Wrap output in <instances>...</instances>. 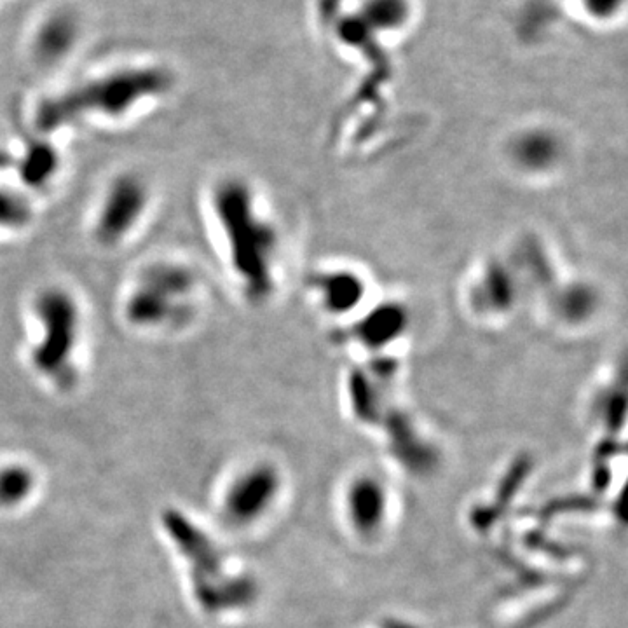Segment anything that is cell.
Here are the masks:
<instances>
[{
    "mask_svg": "<svg viewBox=\"0 0 628 628\" xmlns=\"http://www.w3.org/2000/svg\"><path fill=\"white\" fill-rule=\"evenodd\" d=\"M164 533L189 564L192 592L208 615L245 608L255 597V585L246 576H231L212 538L177 508L161 513Z\"/></svg>",
    "mask_w": 628,
    "mask_h": 628,
    "instance_id": "obj_1",
    "label": "cell"
},
{
    "mask_svg": "<svg viewBox=\"0 0 628 628\" xmlns=\"http://www.w3.org/2000/svg\"><path fill=\"white\" fill-rule=\"evenodd\" d=\"M170 84V74L161 69L112 74L42 102L35 123L39 130L53 131L88 114L121 116L145 98L163 95Z\"/></svg>",
    "mask_w": 628,
    "mask_h": 628,
    "instance_id": "obj_2",
    "label": "cell"
},
{
    "mask_svg": "<svg viewBox=\"0 0 628 628\" xmlns=\"http://www.w3.org/2000/svg\"><path fill=\"white\" fill-rule=\"evenodd\" d=\"M41 321V342L34 351L35 367L56 383H72V355L77 342V308L67 292L51 288L35 304Z\"/></svg>",
    "mask_w": 628,
    "mask_h": 628,
    "instance_id": "obj_3",
    "label": "cell"
},
{
    "mask_svg": "<svg viewBox=\"0 0 628 628\" xmlns=\"http://www.w3.org/2000/svg\"><path fill=\"white\" fill-rule=\"evenodd\" d=\"M215 203L233 248L236 267L252 285L264 283V250H267V241L262 227L253 220L245 189L234 184L224 185L217 192Z\"/></svg>",
    "mask_w": 628,
    "mask_h": 628,
    "instance_id": "obj_4",
    "label": "cell"
},
{
    "mask_svg": "<svg viewBox=\"0 0 628 628\" xmlns=\"http://www.w3.org/2000/svg\"><path fill=\"white\" fill-rule=\"evenodd\" d=\"M194 287L192 274L178 266H156L145 271L142 287L128 302V318L137 325H163L182 320L184 299Z\"/></svg>",
    "mask_w": 628,
    "mask_h": 628,
    "instance_id": "obj_5",
    "label": "cell"
},
{
    "mask_svg": "<svg viewBox=\"0 0 628 628\" xmlns=\"http://www.w3.org/2000/svg\"><path fill=\"white\" fill-rule=\"evenodd\" d=\"M147 205L145 185L135 177L117 178L110 185L102 212L96 224V236L107 245H114L130 233Z\"/></svg>",
    "mask_w": 628,
    "mask_h": 628,
    "instance_id": "obj_6",
    "label": "cell"
},
{
    "mask_svg": "<svg viewBox=\"0 0 628 628\" xmlns=\"http://www.w3.org/2000/svg\"><path fill=\"white\" fill-rule=\"evenodd\" d=\"M278 489V475L269 466H257L246 471L227 492L224 515L234 526H245L271 505Z\"/></svg>",
    "mask_w": 628,
    "mask_h": 628,
    "instance_id": "obj_7",
    "label": "cell"
},
{
    "mask_svg": "<svg viewBox=\"0 0 628 628\" xmlns=\"http://www.w3.org/2000/svg\"><path fill=\"white\" fill-rule=\"evenodd\" d=\"M76 28L70 16H55L49 20L37 37V55L44 60H56L65 55L76 39Z\"/></svg>",
    "mask_w": 628,
    "mask_h": 628,
    "instance_id": "obj_8",
    "label": "cell"
},
{
    "mask_svg": "<svg viewBox=\"0 0 628 628\" xmlns=\"http://www.w3.org/2000/svg\"><path fill=\"white\" fill-rule=\"evenodd\" d=\"M35 477L21 465L6 466L0 470V508H13L32 494Z\"/></svg>",
    "mask_w": 628,
    "mask_h": 628,
    "instance_id": "obj_9",
    "label": "cell"
},
{
    "mask_svg": "<svg viewBox=\"0 0 628 628\" xmlns=\"http://www.w3.org/2000/svg\"><path fill=\"white\" fill-rule=\"evenodd\" d=\"M56 170L55 152L46 145H37L32 151L27 152L25 161L21 164L23 178L27 184L41 185L48 180Z\"/></svg>",
    "mask_w": 628,
    "mask_h": 628,
    "instance_id": "obj_10",
    "label": "cell"
},
{
    "mask_svg": "<svg viewBox=\"0 0 628 628\" xmlns=\"http://www.w3.org/2000/svg\"><path fill=\"white\" fill-rule=\"evenodd\" d=\"M365 14L377 28L400 27L407 16V4L405 0H370Z\"/></svg>",
    "mask_w": 628,
    "mask_h": 628,
    "instance_id": "obj_11",
    "label": "cell"
},
{
    "mask_svg": "<svg viewBox=\"0 0 628 628\" xmlns=\"http://www.w3.org/2000/svg\"><path fill=\"white\" fill-rule=\"evenodd\" d=\"M28 206L16 194L0 192V226H18L27 222Z\"/></svg>",
    "mask_w": 628,
    "mask_h": 628,
    "instance_id": "obj_12",
    "label": "cell"
}]
</instances>
